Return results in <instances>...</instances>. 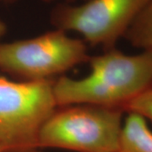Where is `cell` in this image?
Returning a JSON list of instances; mask_svg holds the SVG:
<instances>
[{
	"label": "cell",
	"instance_id": "obj_13",
	"mask_svg": "<svg viewBox=\"0 0 152 152\" xmlns=\"http://www.w3.org/2000/svg\"><path fill=\"white\" fill-rule=\"evenodd\" d=\"M84 1H87V0H84Z\"/></svg>",
	"mask_w": 152,
	"mask_h": 152
},
{
	"label": "cell",
	"instance_id": "obj_5",
	"mask_svg": "<svg viewBox=\"0 0 152 152\" xmlns=\"http://www.w3.org/2000/svg\"><path fill=\"white\" fill-rule=\"evenodd\" d=\"M150 0H87L81 4L58 3L50 15L55 29L74 31L86 43L115 48Z\"/></svg>",
	"mask_w": 152,
	"mask_h": 152
},
{
	"label": "cell",
	"instance_id": "obj_1",
	"mask_svg": "<svg viewBox=\"0 0 152 152\" xmlns=\"http://www.w3.org/2000/svg\"><path fill=\"white\" fill-rule=\"evenodd\" d=\"M89 75L81 79L60 76L53 84L60 106L90 104L123 109L152 86V52L126 54L118 49L90 57Z\"/></svg>",
	"mask_w": 152,
	"mask_h": 152
},
{
	"label": "cell",
	"instance_id": "obj_8",
	"mask_svg": "<svg viewBox=\"0 0 152 152\" xmlns=\"http://www.w3.org/2000/svg\"><path fill=\"white\" fill-rule=\"evenodd\" d=\"M125 113H134L152 122V86L125 106Z\"/></svg>",
	"mask_w": 152,
	"mask_h": 152
},
{
	"label": "cell",
	"instance_id": "obj_9",
	"mask_svg": "<svg viewBox=\"0 0 152 152\" xmlns=\"http://www.w3.org/2000/svg\"><path fill=\"white\" fill-rule=\"evenodd\" d=\"M4 1L8 4H11V3H15L17 0H4ZM42 1L46 2V3H53V2H56V1H58L59 3H73L75 0H42Z\"/></svg>",
	"mask_w": 152,
	"mask_h": 152
},
{
	"label": "cell",
	"instance_id": "obj_12",
	"mask_svg": "<svg viewBox=\"0 0 152 152\" xmlns=\"http://www.w3.org/2000/svg\"><path fill=\"white\" fill-rule=\"evenodd\" d=\"M0 152H5V151L3 149V147L1 146V145H0Z\"/></svg>",
	"mask_w": 152,
	"mask_h": 152
},
{
	"label": "cell",
	"instance_id": "obj_10",
	"mask_svg": "<svg viewBox=\"0 0 152 152\" xmlns=\"http://www.w3.org/2000/svg\"><path fill=\"white\" fill-rule=\"evenodd\" d=\"M6 31H7V26L6 24L0 19V41L3 38V37L5 35ZM1 43V42H0Z\"/></svg>",
	"mask_w": 152,
	"mask_h": 152
},
{
	"label": "cell",
	"instance_id": "obj_3",
	"mask_svg": "<svg viewBox=\"0 0 152 152\" xmlns=\"http://www.w3.org/2000/svg\"><path fill=\"white\" fill-rule=\"evenodd\" d=\"M89 58L82 39L59 29L0 43V71L20 81L53 80Z\"/></svg>",
	"mask_w": 152,
	"mask_h": 152
},
{
	"label": "cell",
	"instance_id": "obj_7",
	"mask_svg": "<svg viewBox=\"0 0 152 152\" xmlns=\"http://www.w3.org/2000/svg\"><path fill=\"white\" fill-rule=\"evenodd\" d=\"M124 38L134 48L152 52V0L134 20Z\"/></svg>",
	"mask_w": 152,
	"mask_h": 152
},
{
	"label": "cell",
	"instance_id": "obj_2",
	"mask_svg": "<svg viewBox=\"0 0 152 152\" xmlns=\"http://www.w3.org/2000/svg\"><path fill=\"white\" fill-rule=\"evenodd\" d=\"M123 109L90 104L60 106L45 122L37 147L77 152H118Z\"/></svg>",
	"mask_w": 152,
	"mask_h": 152
},
{
	"label": "cell",
	"instance_id": "obj_6",
	"mask_svg": "<svg viewBox=\"0 0 152 152\" xmlns=\"http://www.w3.org/2000/svg\"><path fill=\"white\" fill-rule=\"evenodd\" d=\"M118 152H152V131L147 120L134 113H126Z\"/></svg>",
	"mask_w": 152,
	"mask_h": 152
},
{
	"label": "cell",
	"instance_id": "obj_11",
	"mask_svg": "<svg viewBox=\"0 0 152 152\" xmlns=\"http://www.w3.org/2000/svg\"><path fill=\"white\" fill-rule=\"evenodd\" d=\"M17 152H42V149H39V148H34V149H28V150Z\"/></svg>",
	"mask_w": 152,
	"mask_h": 152
},
{
	"label": "cell",
	"instance_id": "obj_4",
	"mask_svg": "<svg viewBox=\"0 0 152 152\" xmlns=\"http://www.w3.org/2000/svg\"><path fill=\"white\" fill-rule=\"evenodd\" d=\"M54 80H12L0 75V145L5 152L37 147L40 130L58 107Z\"/></svg>",
	"mask_w": 152,
	"mask_h": 152
}]
</instances>
